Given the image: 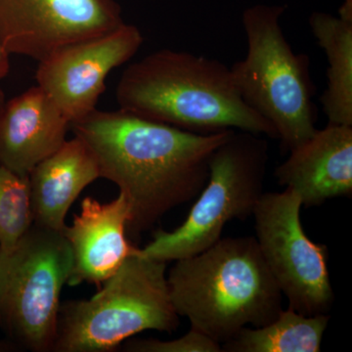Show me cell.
Masks as SVG:
<instances>
[{"instance_id": "obj_1", "label": "cell", "mask_w": 352, "mask_h": 352, "mask_svg": "<svg viewBox=\"0 0 352 352\" xmlns=\"http://www.w3.org/2000/svg\"><path fill=\"white\" fill-rule=\"evenodd\" d=\"M69 129L94 154L100 177L126 196L131 214L127 233L133 237L198 197L212 154L234 131L196 133L122 109H95Z\"/></svg>"}, {"instance_id": "obj_2", "label": "cell", "mask_w": 352, "mask_h": 352, "mask_svg": "<svg viewBox=\"0 0 352 352\" xmlns=\"http://www.w3.org/2000/svg\"><path fill=\"white\" fill-rule=\"evenodd\" d=\"M120 109L196 133L242 131L277 139L267 120L250 108L219 60L161 50L129 65L116 90Z\"/></svg>"}, {"instance_id": "obj_3", "label": "cell", "mask_w": 352, "mask_h": 352, "mask_svg": "<svg viewBox=\"0 0 352 352\" xmlns=\"http://www.w3.org/2000/svg\"><path fill=\"white\" fill-rule=\"evenodd\" d=\"M166 278L179 317L220 344L243 328L267 325L283 309V295L251 236L221 238L178 259Z\"/></svg>"}, {"instance_id": "obj_4", "label": "cell", "mask_w": 352, "mask_h": 352, "mask_svg": "<svg viewBox=\"0 0 352 352\" xmlns=\"http://www.w3.org/2000/svg\"><path fill=\"white\" fill-rule=\"evenodd\" d=\"M178 327L166 263L138 249L94 296L61 303L52 351L111 352L144 331Z\"/></svg>"}, {"instance_id": "obj_5", "label": "cell", "mask_w": 352, "mask_h": 352, "mask_svg": "<svg viewBox=\"0 0 352 352\" xmlns=\"http://www.w3.org/2000/svg\"><path fill=\"white\" fill-rule=\"evenodd\" d=\"M284 11L283 6L245 9L247 54L230 71L243 100L274 127L282 149L291 152L316 131V112L310 59L287 41L280 24Z\"/></svg>"}, {"instance_id": "obj_6", "label": "cell", "mask_w": 352, "mask_h": 352, "mask_svg": "<svg viewBox=\"0 0 352 352\" xmlns=\"http://www.w3.org/2000/svg\"><path fill=\"white\" fill-rule=\"evenodd\" d=\"M267 163L264 136L233 131L212 154L208 182L184 222L171 231L159 229L139 252L168 263L212 247L229 221L252 215L264 193Z\"/></svg>"}, {"instance_id": "obj_7", "label": "cell", "mask_w": 352, "mask_h": 352, "mask_svg": "<svg viewBox=\"0 0 352 352\" xmlns=\"http://www.w3.org/2000/svg\"><path fill=\"white\" fill-rule=\"evenodd\" d=\"M73 258L63 233L32 224L0 261V325L28 351H52Z\"/></svg>"}, {"instance_id": "obj_8", "label": "cell", "mask_w": 352, "mask_h": 352, "mask_svg": "<svg viewBox=\"0 0 352 352\" xmlns=\"http://www.w3.org/2000/svg\"><path fill=\"white\" fill-rule=\"evenodd\" d=\"M296 192L265 193L254 208L256 240L289 308L307 316L328 314L335 296L328 270V248L305 232Z\"/></svg>"}, {"instance_id": "obj_9", "label": "cell", "mask_w": 352, "mask_h": 352, "mask_svg": "<svg viewBox=\"0 0 352 352\" xmlns=\"http://www.w3.org/2000/svg\"><path fill=\"white\" fill-rule=\"evenodd\" d=\"M124 23L116 0H0V46L41 62Z\"/></svg>"}, {"instance_id": "obj_10", "label": "cell", "mask_w": 352, "mask_h": 352, "mask_svg": "<svg viewBox=\"0 0 352 352\" xmlns=\"http://www.w3.org/2000/svg\"><path fill=\"white\" fill-rule=\"evenodd\" d=\"M143 41L138 27L124 23L53 52L39 62L36 82L72 124L94 112L109 74L129 61Z\"/></svg>"}, {"instance_id": "obj_11", "label": "cell", "mask_w": 352, "mask_h": 352, "mask_svg": "<svg viewBox=\"0 0 352 352\" xmlns=\"http://www.w3.org/2000/svg\"><path fill=\"white\" fill-rule=\"evenodd\" d=\"M131 206L124 194L101 203L85 197L73 223L63 235L73 258L69 286L83 283L103 284L139 248L127 239Z\"/></svg>"}, {"instance_id": "obj_12", "label": "cell", "mask_w": 352, "mask_h": 352, "mask_svg": "<svg viewBox=\"0 0 352 352\" xmlns=\"http://www.w3.org/2000/svg\"><path fill=\"white\" fill-rule=\"evenodd\" d=\"M278 184L296 192L305 207L352 193V126L328 124L289 152L274 173Z\"/></svg>"}, {"instance_id": "obj_13", "label": "cell", "mask_w": 352, "mask_h": 352, "mask_svg": "<svg viewBox=\"0 0 352 352\" xmlns=\"http://www.w3.org/2000/svg\"><path fill=\"white\" fill-rule=\"evenodd\" d=\"M71 122L36 85L6 102L0 113V164L29 176L36 164L57 151Z\"/></svg>"}, {"instance_id": "obj_14", "label": "cell", "mask_w": 352, "mask_h": 352, "mask_svg": "<svg viewBox=\"0 0 352 352\" xmlns=\"http://www.w3.org/2000/svg\"><path fill=\"white\" fill-rule=\"evenodd\" d=\"M98 178V164L82 139L65 141L29 175L34 224L63 232L72 205Z\"/></svg>"}, {"instance_id": "obj_15", "label": "cell", "mask_w": 352, "mask_h": 352, "mask_svg": "<svg viewBox=\"0 0 352 352\" xmlns=\"http://www.w3.org/2000/svg\"><path fill=\"white\" fill-rule=\"evenodd\" d=\"M309 25L327 57V88L320 102L328 124L352 126V21L315 12Z\"/></svg>"}, {"instance_id": "obj_16", "label": "cell", "mask_w": 352, "mask_h": 352, "mask_svg": "<svg viewBox=\"0 0 352 352\" xmlns=\"http://www.w3.org/2000/svg\"><path fill=\"white\" fill-rule=\"evenodd\" d=\"M331 316H307L288 308L267 325L245 327L221 344L227 352H319Z\"/></svg>"}, {"instance_id": "obj_17", "label": "cell", "mask_w": 352, "mask_h": 352, "mask_svg": "<svg viewBox=\"0 0 352 352\" xmlns=\"http://www.w3.org/2000/svg\"><path fill=\"white\" fill-rule=\"evenodd\" d=\"M32 224L29 176L0 164V261L8 258Z\"/></svg>"}, {"instance_id": "obj_18", "label": "cell", "mask_w": 352, "mask_h": 352, "mask_svg": "<svg viewBox=\"0 0 352 352\" xmlns=\"http://www.w3.org/2000/svg\"><path fill=\"white\" fill-rule=\"evenodd\" d=\"M122 344L129 352H222L221 344L191 328L175 340H127Z\"/></svg>"}, {"instance_id": "obj_19", "label": "cell", "mask_w": 352, "mask_h": 352, "mask_svg": "<svg viewBox=\"0 0 352 352\" xmlns=\"http://www.w3.org/2000/svg\"><path fill=\"white\" fill-rule=\"evenodd\" d=\"M10 55L0 46V80L6 78L10 69Z\"/></svg>"}, {"instance_id": "obj_20", "label": "cell", "mask_w": 352, "mask_h": 352, "mask_svg": "<svg viewBox=\"0 0 352 352\" xmlns=\"http://www.w3.org/2000/svg\"><path fill=\"white\" fill-rule=\"evenodd\" d=\"M340 17L342 19L352 21V0H344L340 8Z\"/></svg>"}, {"instance_id": "obj_21", "label": "cell", "mask_w": 352, "mask_h": 352, "mask_svg": "<svg viewBox=\"0 0 352 352\" xmlns=\"http://www.w3.org/2000/svg\"><path fill=\"white\" fill-rule=\"evenodd\" d=\"M6 102V94H4L3 89L0 87V113L2 112V109H3Z\"/></svg>"}, {"instance_id": "obj_22", "label": "cell", "mask_w": 352, "mask_h": 352, "mask_svg": "<svg viewBox=\"0 0 352 352\" xmlns=\"http://www.w3.org/2000/svg\"><path fill=\"white\" fill-rule=\"evenodd\" d=\"M10 344H4V342H0V351H9V349H10Z\"/></svg>"}]
</instances>
